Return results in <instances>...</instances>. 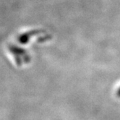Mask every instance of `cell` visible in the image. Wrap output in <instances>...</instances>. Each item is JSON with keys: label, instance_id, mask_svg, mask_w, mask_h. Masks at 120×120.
Wrapping results in <instances>:
<instances>
[{"label": "cell", "instance_id": "7a4b0ae2", "mask_svg": "<svg viewBox=\"0 0 120 120\" xmlns=\"http://www.w3.org/2000/svg\"><path fill=\"white\" fill-rule=\"evenodd\" d=\"M41 32H43V30H35L29 31L28 33H25L18 37V41L20 43H21L22 44H25L29 41V40L31 37H33V36H35V35H36V34L41 33Z\"/></svg>", "mask_w": 120, "mask_h": 120}, {"label": "cell", "instance_id": "3957f363", "mask_svg": "<svg viewBox=\"0 0 120 120\" xmlns=\"http://www.w3.org/2000/svg\"><path fill=\"white\" fill-rule=\"evenodd\" d=\"M116 95H117L118 97L120 98V88H119L117 90V91H116Z\"/></svg>", "mask_w": 120, "mask_h": 120}, {"label": "cell", "instance_id": "6da1fadb", "mask_svg": "<svg viewBox=\"0 0 120 120\" xmlns=\"http://www.w3.org/2000/svg\"><path fill=\"white\" fill-rule=\"evenodd\" d=\"M11 52L14 54V56L16 57V61L18 62V64L21 65V62L22 61L25 62H28L30 61V56L25 51L24 49L21 48H18L17 46H12L10 47Z\"/></svg>", "mask_w": 120, "mask_h": 120}]
</instances>
